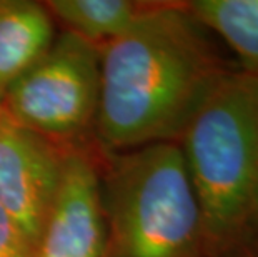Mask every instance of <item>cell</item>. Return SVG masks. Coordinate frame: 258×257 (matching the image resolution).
<instances>
[{"label": "cell", "instance_id": "obj_1", "mask_svg": "<svg viewBox=\"0 0 258 257\" xmlns=\"http://www.w3.org/2000/svg\"><path fill=\"white\" fill-rule=\"evenodd\" d=\"M95 145L115 154L178 142L232 64L178 0L158 5L100 48Z\"/></svg>", "mask_w": 258, "mask_h": 257}, {"label": "cell", "instance_id": "obj_2", "mask_svg": "<svg viewBox=\"0 0 258 257\" xmlns=\"http://www.w3.org/2000/svg\"><path fill=\"white\" fill-rule=\"evenodd\" d=\"M208 257H256L258 77L228 70L177 142Z\"/></svg>", "mask_w": 258, "mask_h": 257}, {"label": "cell", "instance_id": "obj_3", "mask_svg": "<svg viewBox=\"0 0 258 257\" xmlns=\"http://www.w3.org/2000/svg\"><path fill=\"white\" fill-rule=\"evenodd\" d=\"M103 257H208L177 142L100 154Z\"/></svg>", "mask_w": 258, "mask_h": 257}, {"label": "cell", "instance_id": "obj_4", "mask_svg": "<svg viewBox=\"0 0 258 257\" xmlns=\"http://www.w3.org/2000/svg\"><path fill=\"white\" fill-rule=\"evenodd\" d=\"M100 99V52L67 32L5 90L2 112L15 124L67 147H90Z\"/></svg>", "mask_w": 258, "mask_h": 257}, {"label": "cell", "instance_id": "obj_5", "mask_svg": "<svg viewBox=\"0 0 258 257\" xmlns=\"http://www.w3.org/2000/svg\"><path fill=\"white\" fill-rule=\"evenodd\" d=\"M72 150L0 114V205L27 234L32 247L52 209Z\"/></svg>", "mask_w": 258, "mask_h": 257}, {"label": "cell", "instance_id": "obj_6", "mask_svg": "<svg viewBox=\"0 0 258 257\" xmlns=\"http://www.w3.org/2000/svg\"><path fill=\"white\" fill-rule=\"evenodd\" d=\"M97 145L69 154L62 182L32 247V257H103L105 214Z\"/></svg>", "mask_w": 258, "mask_h": 257}, {"label": "cell", "instance_id": "obj_7", "mask_svg": "<svg viewBox=\"0 0 258 257\" xmlns=\"http://www.w3.org/2000/svg\"><path fill=\"white\" fill-rule=\"evenodd\" d=\"M55 37V22L43 2L0 0V99Z\"/></svg>", "mask_w": 258, "mask_h": 257}, {"label": "cell", "instance_id": "obj_8", "mask_svg": "<svg viewBox=\"0 0 258 257\" xmlns=\"http://www.w3.org/2000/svg\"><path fill=\"white\" fill-rule=\"evenodd\" d=\"M43 5L63 32L100 50L150 14L158 0H47Z\"/></svg>", "mask_w": 258, "mask_h": 257}, {"label": "cell", "instance_id": "obj_9", "mask_svg": "<svg viewBox=\"0 0 258 257\" xmlns=\"http://www.w3.org/2000/svg\"><path fill=\"white\" fill-rule=\"evenodd\" d=\"M185 7L232 48L243 72L258 77V0H186Z\"/></svg>", "mask_w": 258, "mask_h": 257}, {"label": "cell", "instance_id": "obj_10", "mask_svg": "<svg viewBox=\"0 0 258 257\" xmlns=\"http://www.w3.org/2000/svg\"><path fill=\"white\" fill-rule=\"evenodd\" d=\"M0 257H32L30 239L2 205H0Z\"/></svg>", "mask_w": 258, "mask_h": 257}, {"label": "cell", "instance_id": "obj_11", "mask_svg": "<svg viewBox=\"0 0 258 257\" xmlns=\"http://www.w3.org/2000/svg\"><path fill=\"white\" fill-rule=\"evenodd\" d=\"M0 114H2V107H0Z\"/></svg>", "mask_w": 258, "mask_h": 257}, {"label": "cell", "instance_id": "obj_12", "mask_svg": "<svg viewBox=\"0 0 258 257\" xmlns=\"http://www.w3.org/2000/svg\"><path fill=\"white\" fill-rule=\"evenodd\" d=\"M256 257H258V250H256Z\"/></svg>", "mask_w": 258, "mask_h": 257}]
</instances>
